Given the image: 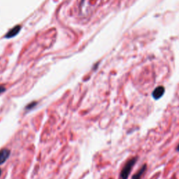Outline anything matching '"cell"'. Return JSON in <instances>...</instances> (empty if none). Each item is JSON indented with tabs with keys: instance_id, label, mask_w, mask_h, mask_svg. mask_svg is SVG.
I'll use <instances>...</instances> for the list:
<instances>
[{
	"instance_id": "cell-1",
	"label": "cell",
	"mask_w": 179,
	"mask_h": 179,
	"mask_svg": "<svg viewBox=\"0 0 179 179\" xmlns=\"http://www.w3.org/2000/svg\"><path fill=\"white\" fill-rule=\"evenodd\" d=\"M137 160H138V157H133L132 158L129 159V160L126 162V164L122 168L121 172H120V178H121V179L128 178L131 170H132V167H134V165L136 164Z\"/></svg>"
},
{
	"instance_id": "cell-2",
	"label": "cell",
	"mask_w": 179,
	"mask_h": 179,
	"mask_svg": "<svg viewBox=\"0 0 179 179\" xmlns=\"http://www.w3.org/2000/svg\"><path fill=\"white\" fill-rule=\"evenodd\" d=\"M165 92V89L163 86H158L154 90L153 93H152V96L155 99H159L163 96V94H164Z\"/></svg>"
},
{
	"instance_id": "cell-3",
	"label": "cell",
	"mask_w": 179,
	"mask_h": 179,
	"mask_svg": "<svg viewBox=\"0 0 179 179\" xmlns=\"http://www.w3.org/2000/svg\"><path fill=\"white\" fill-rule=\"evenodd\" d=\"M10 153V150L7 148H4L0 150V164H2L7 160Z\"/></svg>"
},
{
	"instance_id": "cell-4",
	"label": "cell",
	"mask_w": 179,
	"mask_h": 179,
	"mask_svg": "<svg viewBox=\"0 0 179 179\" xmlns=\"http://www.w3.org/2000/svg\"><path fill=\"white\" fill-rule=\"evenodd\" d=\"M146 169H147V164H144L141 168H140V169L138 172H137L135 174L132 176L131 179H141L142 176H144Z\"/></svg>"
},
{
	"instance_id": "cell-5",
	"label": "cell",
	"mask_w": 179,
	"mask_h": 179,
	"mask_svg": "<svg viewBox=\"0 0 179 179\" xmlns=\"http://www.w3.org/2000/svg\"><path fill=\"white\" fill-rule=\"evenodd\" d=\"M21 28V27L19 26V25H18V26H16L15 27H13V29H11L9 32H8L7 34H6V36H5L6 38H11V37H13V36H16L17 34L19 32Z\"/></svg>"
},
{
	"instance_id": "cell-6",
	"label": "cell",
	"mask_w": 179,
	"mask_h": 179,
	"mask_svg": "<svg viewBox=\"0 0 179 179\" xmlns=\"http://www.w3.org/2000/svg\"><path fill=\"white\" fill-rule=\"evenodd\" d=\"M5 91V88L4 86L2 85H0V94L2 93V92H4Z\"/></svg>"
},
{
	"instance_id": "cell-7",
	"label": "cell",
	"mask_w": 179,
	"mask_h": 179,
	"mask_svg": "<svg viewBox=\"0 0 179 179\" xmlns=\"http://www.w3.org/2000/svg\"><path fill=\"white\" fill-rule=\"evenodd\" d=\"M176 151H177V152H179V144L177 145V148H176Z\"/></svg>"
},
{
	"instance_id": "cell-8",
	"label": "cell",
	"mask_w": 179,
	"mask_h": 179,
	"mask_svg": "<svg viewBox=\"0 0 179 179\" xmlns=\"http://www.w3.org/2000/svg\"><path fill=\"white\" fill-rule=\"evenodd\" d=\"M1 173H2V170L0 169V176H1Z\"/></svg>"
}]
</instances>
